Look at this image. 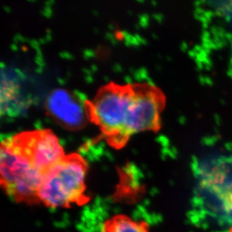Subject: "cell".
I'll use <instances>...</instances> for the list:
<instances>
[{
  "label": "cell",
  "instance_id": "obj_2",
  "mask_svg": "<svg viewBox=\"0 0 232 232\" xmlns=\"http://www.w3.org/2000/svg\"><path fill=\"white\" fill-rule=\"evenodd\" d=\"M88 165L78 153L65 155L45 174L38 192L40 204L51 208H69L90 200L86 194Z\"/></svg>",
  "mask_w": 232,
  "mask_h": 232
},
{
  "label": "cell",
  "instance_id": "obj_4",
  "mask_svg": "<svg viewBox=\"0 0 232 232\" xmlns=\"http://www.w3.org/2000/svg\"><path fill=\"white\" fill-rule=\"evenodd\" d=\"M11 137L44 175L65 156L58 137L50 129L26 131Z\"/></svg>",
  "mask_w": 232,
  "mask_h": 232
},
{
  "label": "cell",
  "instance_id": "obj_1",
  "mask_svg": "<svg viewBox=\"0 0 232 232\" xmlns=\"http://www.w3.org/2000/svg\"><path fill=\"white\" fill-rule=\"evenodd\" d=\"M85 105L89 121L99 127L108 145L120 150L136 134L160 130L166 96L149 82H111Z\"/></svg>",
  "mask_w": 232,
  "mask_h": 232
},
{
  "label": "cell",
  "instance_id": "obj_6",
  "mask_svg": "<svg viewBox=\"0 0 232 232\" xmlns=\"http://www.w3.org/2000/svg\"><path fill=\"white\" fill-rule=\"evenodd\" d=\"M29 104L23 73L14 68L0 65V118L22 114Z\"/></svg>",
  "mask_w": 232,
  "mask_h": 232
},
{
  "label": "cell",
  "instance_id": "obj_7",
  "mask_svg": "<svg viewBox=\"0 0 232 232\" xmlns=\"http://www.w3.org/2000/svg\"><path fill=\"white\" fill-rule=\"evenodd\" d=\"M102 232H150L145 221L135 220L123 214L111 216L104 222Z\"/></svg>",
  "mask_w": 232,
  "mask_h": 232
},
{
  "label": "cell",
  "instance_id": "obj_5",
  "mask_svg": "<svg viewBox=\"0 0 232 232\" xmlns=\"http://www.w3.org/2000/svg\"><path fill=\"white\" fill-rule=\"evenodd\" d=\"M85 102L73 92L57 89L48 95L45 108L49 116L60 126L78 131L90 122Z\"/></svg>",
  "mask_w": 232,
  "mask_h": 232
},
{
  "label": "cell",
  "instance_id": "obj_3",
  "mask_svg": "<svg viewBox=\"0 0 232 232\" xmlns=\"http://www.w3.org/2000/svg\"><path fill=\"white\" fill-rule=\"evenodd\" d=\"M44 174L18 146L7 138L0 143V189L14 201L38 205Z\"/></svg>",
  "mask_w": 232,
  "mask_h": 232
},
{
  "label": "cell",
  "instance_id": "obj_8",
  "mask_svg": "<svg viewBox=\"0 0 232 232\" xmlns=\"http://www.w3.org/2000/svg\"><path fill=\"white\" fill-rule=\"evenodd\" d=\"M229 232H232V227H231V229H230Z\"/></svg>",
  "mask_w": 232,
  "mask_h": 232
}]
</instances>
